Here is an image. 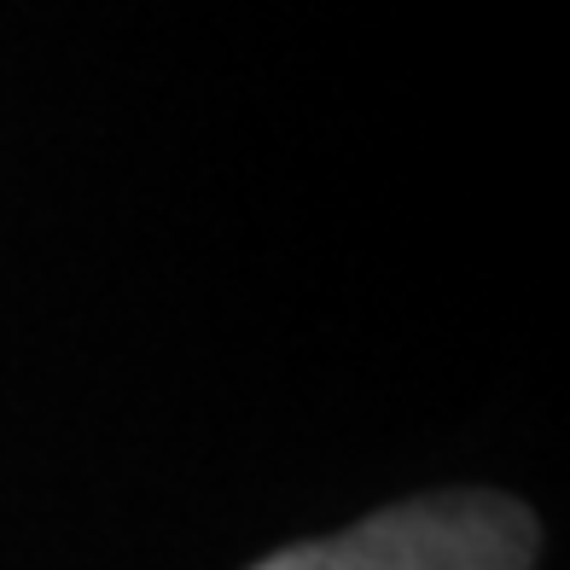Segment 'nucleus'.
<instances>
[{"label":"nucleus","instance_id":"1","mask_svg":"<svg viewBox=\"0 0 570 570\" xmlns=\"http://www.w3.org/2000/svg\"><path fill=\"white\" fill-rule=\"evenodd\" d=\"M535 548L541 524L524 501L443 489L384 507L326 541H297L250 570H530Z\"/></svg>","mask_w":570,"mask_h":570}]
</instances>
